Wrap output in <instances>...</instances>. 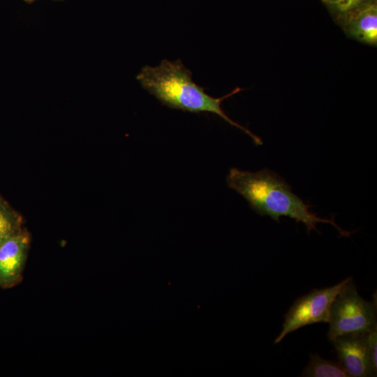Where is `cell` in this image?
Here are the masks:
<instances>
[{
    "label": "cell",
    "mask_w": 377,
    "mask_h": 377,
    "mask_svg": "<svg viewBox=\"0 0 377 377\" xmlns=\"http://www.w3.org/2000/svg\"><path fill=\"white\" fill-rule=\"evenodd\" d=\"M21 230L19 216L0 200V242Z\"/></svg>",
    "instance_id": "9"
},
{
    "label": "cell",
    "mask_w": 377,
    "mask_h": 377,
    "mask_svg": "<svg viewBox=\"0 0 377 377\" xmlns=\"http://www.w3.org/2000/svg\"><path fill=\"white\" fill-rule=\"evenodd\" d=\"M301 376L305 377H350L339 362L323 359L317 353L310 355V361Z\"/></svg>",
    "instance_id": "8"
},
{
    "label": "cell",
    "mask_w": 377,
    "mask_h": 377,
    "mask_svg": "<svg viewBox=\"0 0 377 377\" xmlns=\"http://www.w3.org/2000/svg\"><path fill=\"white\" fill-rule=\"evenodd\" d=\"M349 278L331 287L313 289L297 299L286 313L282 330L274 343H279L289 333L306 325L328 323L332 304Z\"/></svg>",
    "instance_id": "4"
},
{
    "label": "cell",
    "mask_w": 377,
    "mask_h": 377,
    "mask_svg": "<svg viewBox=\"0 0 377 377\" xmlns=\"http://www.w3.org/2000/svg\"><path fill=\"white\" fill-rule=\"evenodd\" d=\"M322 1H323L324 0H321Z\"/></svg>",
    "instance_id": "13"
},
{
    "label": "cell",
    "mask_w": 377,
    "mask_h": 377,
    "mask_svg": "<svg viewBox=\"0 0 377 377\" xmlns=\"http://www.w3.org/2000/svg\"><path fill=\"white\" fill-rule=\"evenodd\" d=\"M227 184L261 216H268L277 222H280L281 216L290 217L304 223L309 232L318 231L316 224L324 223L335 227L341 236L351 234L337 225L334 217L323 219L311 212V205L293 193L283 178L268 168L252 172L232 168L227 176Z\"/></svg>",
    "instance_id": "1"
},
{
    "label": "cell",
    "mask_w": 377,
    "mask_h": 377,
    "mask_svg": "<svg viewBox=\"0 0 377 377\" xmlns=\"http://www.w3.org/2000/svg\"><path fill=\"white\" fill-rule=\"evenodd\" d=\"M367 352L374 376L377 373V327L364 334Z\"/></svg>",
    "instance_id": "11"
},
{
    "label": "cell",
    "mask_w": 377,
    "mask_h": 377,
    "mask_svg": "<svg viewBox=\"0 0 377 377\" xmlns=\"http://www.w3.org/2000/svg\"><path fill=\"white\" fill-rule=\"evenodd\" d=\"M29 245V235L22 230L0 242L1 288H11L22 279Z\"/></svg>",
    "instance_id": "5"
},
{
    "label": "cell",
    "mask_w": 377,
    "mask_h": 377,
    "mask_svg": "<svg viewBox=\"0 0 377 377\" xmlns=\"http://www.w3.org/2000/svg\"><path fill=\"white\" fill-rule=\"evenodd\" d=\"M24 1H25L27 2H29V3H31V2H33V1H34L36 0H24Z\"/></svg>",
    "instance_id": "12"
},
{
    "label": "cell",
    "mask_w": 377,
    "mask_h": 377,
    "mask_svg": "<svg viewBox=\"0 0 377 377\" xmlns=\"http://www.w3.org/2000/svg\"><path fill=\"white\" fill-rule=\"evenodd\" d=\"M327 337L330 341L346 334H364L377 327L376 302L364 300L351 278L334 300Z\"/></svg>",
    "instance_id": "3"
},
{
    "label": "cell",
    "mask_w": 377,
    "mask_h": 377,
    "mask_svg": "<svg viewBox=\"0 0 377 377\" xmlns=\"http://www.w3.org/2000/svg\"><path fill=\"white\" fill-rule=\"evenodd\" d=\"M136 79L142 88L163 105L184 112L215 114L249 135L256 145L263 144L259 137L231 119L221 108L223 101L244 89L237 87L222 97H212L205 92L204 87L193 81L191 71L180 59L175 61L163 59L157 66H145Z\"/></svg>",
    "instance_id": "2"
},
{
    "label": "cell",
    "mask_w": 377,
    "mask_h": 377,
    "mask_svg": "<svg viewBox=\"0 0 377 377\" xmlns=\"http://www.w3.org/2000/svg\"><path fill=\"white\" fill-rule=\"evenodd\" d=\"M337 22L348 37L369 45H377L376 0L362 5Z\"/></svg>",
    "instance_id": "7"
},
{
    "label": "cell",
    "mask_w": 377,
    "mask_h": 377,
    "mask_svg": "<svg viewBox=\"0 0 377 377\" xmlns=\"http://www.w3.org/2000/svg\"><path fill=\"white\" fill-rule=\"evenodd\" d=\"M364 334L342 335L331 341L339 362L350 376H374L367 352Z\"/></svg>",
    "instance_id": "6"
},
{
    "label": "cell",
    "mask_w": 377,
    "mask_h": 377,
    "mask_svg": "<svg viewBox=\"0 0 377 377\" xmlns=\"http://www.w3.org/2000/svg\"><path fill=\"white\" fill-rule=\"evenodd\" d=\"M371 1L373 0H324L323 2L338 22L350 12Z\"/></svg>",
    "instance_id": "10"
}]
</instances>
